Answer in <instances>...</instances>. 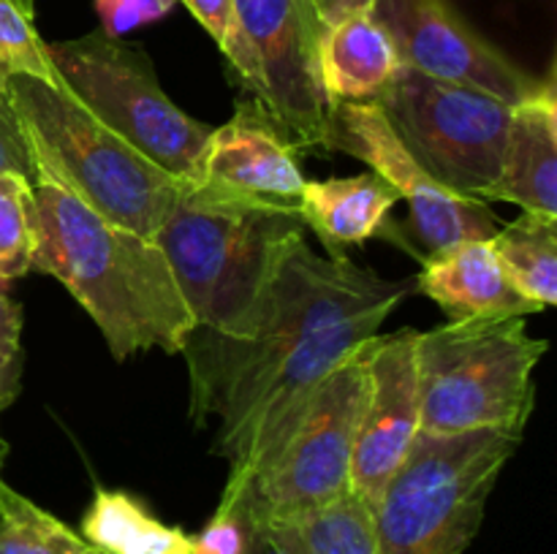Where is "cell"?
<instances>
[{
    "mask_svg": "<svg viewBox=\"0 0 557 554\" xmlns=\"http://www.w3.org/2000/svg\"><path fill=\"white\" fill-rule=\"evenodd\" d=\"M411 291V282L386 280L346 253L319 255L302 239L232 331L188 335L190 416L199 427L212 416L223 421L305 340L354 315L395 310Z\"/></svg>",
    "mask_w": 557,
    "mask_h": 554,
    "instance_id": "1",
    "label": "cell"
},
{
    "mask_svg": "<svg viewBox=\"0 0 557 554\" xmlns=\"http://www.w3.org/2000/svg\"><path fill=\"white\" fill-rule=\"evenodd\" d=\"M33 212L30 272L69 288L117 362L150 348L183 353L196 324L156 239L103 221L47 174L33 179Z\"/></svg>",
    "mask_w": 557,
    "mask_h": 554,
    "instance_id": "2",
    "label": "cell"
},
{
    "mask_svg": "<svg viewBox=\"0 0 557 554\" xmlns=\"http://www.w3.org/2000/svg\"><path fill=\"white\" fill-rule=\"evenodd\" d=\"M9 106L36 174L52 177L103 221L158 237L188 182L136 152L54 81L14 76Z\"/></svg>",
    "mask_w": 557,
    "mask_h": 554,
    "instance_id": "3",
    "label": "cell"
},
{
    "mask_svg": "<svg viewBox=\"0 0 557 554\" xmlns=\"http://www.w3.org/2000/svg\"><path fill=\"white\" fill-rule=\"evenodd\" d=\"M302 239L299 210L185 185L156 242L194 315V329L232 331L259 302L283 255Z\"/></svg>",
    "mask_w": 557,
    "mask_h": 554,
    "instance_id": "4",
    "label": "cell"
},
{
    "mask_svg": "<svg viewBox=\"0 0 557 554\" xmlns=\"http://www.w3.org/2000/svg\"><path fill=\"white\" fill-rule=\"evenodd\" d=\"M547 340L528 335L525 315L449 320L417 331L419 432H522L536 400L533 369Z\"/></svg>",
    "mask_w": 557,
    "mask_h": 554,
    "instance_id": "5",
    "label": "cell"
},
{
    "mask_svg": "<svg viewBox=\"0 0 557 554\" xmlns=\"http://www.w3.org/2000/svg\"><path fill=\"white\" fill-rule=\"evenodd\" d=\"M520 440L515 429L419 432L373 505L381 554H466Z\"/></svg>",
    "mask_w": 557,
    "mask_h": 554,
    "instance_id": "6",
    "label": "cell"
},
{
    "mask_svg": "<svg viewBox=\"0 0 557 554\" xmlns=\"http://www.w3.org/2000/svg\"><path fill=\"white\" fill-rule=\"evenodd\" d=\"M368 342L319 380L253 476L218 505L283 525L351 492V456L368 396Z\"/></svg>",
    "mask_w": 557,
    "mask_h": 554,
    "instance_id": "7",
    "label": "cell"
},
{
    "mask_svg": "<svg viewBox=\"0 0 557 554\" xmlns=\"http://www.w3.org/2000/svg\"><path fill=\"white\" fill-rule=\"evenodd\" d=\"M54 85L74 96L136 152L177 177L199 185L212 128L177 106L158 81L145 49L92 30L47 43Z\"/></svg>",
    "mask_w": 557,
    "mask_h": 554,
    "instance_id": "8",
    "label": "cell"
},
{
    "mask_svg": "<svg viewBox=\"0 0 557 554\" xmlns=\"http://www.w3.org/2000/svg\"><path fill=\"white\" fill-rule=\"evenodd\" d=\"M403 150L441 188L479 199L504 163L511 106L490 92L433 79L400 65L373 98Z\"/></svg>",
    "mask_w": 557,
    "mask_h": 554,
    "instance_id": "9",
    "label": "cell"
},
{
    "mask_svg": "<svg viewBox=\"0 0 557 554\" xmlns=\"http://www.w3.org/2000/svg\"><path fill=\"white\" fill-rule=\"evenodd\" d=\"M324 150H341L364 161L408 201L411 217L403 226L400 244L413 250L419 261L498 234V217L484 201L441 188L417 166L373 101L332 103Z\"/></svg>",
    "mask_w": 557,
    "mask_h": 554,
    "instance_id": "10",
    "label": "cell"
},
{
    "mask_svg": "<svg viewBox=\"0 0 557 554\" xmlns=\"http://www.w3.org/2000/svg\"><path fill=\"white\" fill-rule=\"evenodd\" d=\"M234 11L264 76L261 106L297 150H324L332 101L319 74L324 22L313 0H234Z\"/></svg>",
    "mask_w": 557,
    "mask_h": 554,
    "instance_id": "11",
    "label": "cell"
},
{
    "mask_svg": "<svg viewBox=\"0 0 557 554\" xmlns=\"http://www.w3.org/2000/svg\"><path fill=\"white\" fill-rule=\"evenodd\" d=\"M370 11L389 33L406 68L490 92L509 106L542 87L544 79L531 76L479 36L449 0H375Z\"/></svg>",
    "mask_w": 557,
    "mask_h": 554,
    "instance_id": "12",
    "label": "cell"
},
{
    "mask_svg": "<svg viewBox=\"0 0 557 554\" xmlns=\"http://www.w3.org/2000/svg\"><path fill=\"white\" fill-rule=\"evenodd\" d=\"M419 435L417 331L368 342V396L351 456V492L373 508Z\"/></svg>",
    "mask_w": 557,
    "mask_h": 554,
    "instance_id": "13",
    "label": "cell"
},
{
    "mask_svg": "<svg viewBox=\"0 0 557 554\" xmlns=\"http://www.w3.org/2000/svg\"><path fill=\"white\" fill-rule=\"evenodd\" d=\"M305 182L299 150L256 98L239 101L232 119L212 128L199 182L212 193L299 210Z\"/></svg>",
    "mask_w": 557,
    "mask_h": 554,
    "instance_id": "14",
    "label": "cell"
},
{
    "mask_svg": "<svg viewBox=\"0 0 557 554\" xmlns=\"http://www.w3.org/2000/svg\"><path fill=\"white\" fill-rule=\"evenodd\" d=\"M484 199L557 217V96L549 71L539 92L511 106L504 163Z\"/></svg>",
    "mask_w": 557,
    "mask_h": 554,
    "instance_id": "15",
    "label": "cell"
},
{
    "mask_svg": "<svg viewBox=\"0 0 557 554\" xmlns=\"http://www.w3.org/2000/svg\"><path fill=\"white\" fill-rule=\"evenodd\" d=\"M417 291L433 299L451 320L490 318V315L528 318L544 310L511 286L490 239L462 242L424 259L417 277Z\"/></svg>",
    "mask_w": 557,
    "mask_h": 554,
    "instance_id": "16",
    "label": "cell"
},
{
    "mask_svg": "<svg viewBox=\"0 0 557 554\" xmlns=\"http://www.w3.org/2000/svg\"><path fill=\"white\" fill-rule=\"evenodd\" d=\"M397 201L400 193L381 174L364 172L357 177L305 182L299 215L305 228L319 234L330 255H337L348 244H364L381 237Z\"/></svg>",
    "mask_w": 557,
    "mask_h": 554,
    "instance_id": "17",
    "label": "cell"
},
{
    "mask_svg": "<svg viewBox=\"0 0 557 554\" xmlns=\"http://www.w3.org/2000/svg\"><path fill=\"white\" fill-rule=\"evenodd\" d=\"M400 65L395 43L373 11H362L324 27L319 43V74L332 103L373 101Z\"/></svg>",
    "mask_w": 557,
    "mask_h": 554,
    "instance_id": "18",
    "label": "cell"
},
{
    "mask_svg": "<svg viewBox=\"0 0 557 554\" xmlns=\"http://www.w3.org/2000/svg\"><path fill=\"white\" fill-rule=\"evenodd\" d=\"M82 538L103 554H194V538L158 521L120 489H96L82 519Z\"/></svg>",
    "mask_w": 557,
    "mask_h": 554,
    "instance_id": "19",
    "label": "cell"
},
{
    "mask_svg": "<svg viewBox=\"0 0 557 554\" xmlns=\"http://www.w3.org/2000/svg\"><path fill=\"white\" fill-rule=\"evenodd\" d=\"M511 286L539 307L557 302V217L522 212L490 239Z\"/></svg>",
    "mask_w": 557,
    "mask_h": 554,
    "instance_id": "20",
    "label": "cell"
},
{
    "mask_svg": "<svg viewBox=\"0 0 557 554\" xmlns=\"http://www.w3.org/2000/svg\"><path fill=\"white\" fill-rule=\"evenodd\" d=\"M275 527L292 554H381L373 508L354 492Z\"/></svg>",
    "mask_w": 557,
    "mask_h": 554,
    "instance_id": "21",
    "label": "cell"
},
{
    "mask_svg": "<svg viewBox=\"0 0 557 554\" xmlns=\"http://www.w3.org/2000/svg\"><path fill=\"white\" fill-rule=\"evenodd\" d=\"M0 554H103L0 478Z\"/></svg>",
    "mask_w": 557,
    "mask_h": 554,
    "instance_id": "22",
    "label": "cell"
},
{
    "mask_svg": "<svg viewBox=\"0 0 557 554\" xmlns=\"http://www.w3.org/2000/svg\"><path fill=\"white\" fill-rule=\"evenodd\" d=\"M14 76L54 81L47 41L36 27V14L22 9L16 0H0V106L9 101V85Z\"/></svg>",
    "mask_w": 557,
    "mask_h": 554,
    "instance_id": "23",
    "label": "cell"
},
{
    "mask_svg": "<svg viewBox=\"0 0 557 554\" xmlns=\"http://www.w3.org/2000/svg\"><path fill=\"white\" fill-rule=\"evenodd\" d=\"M33 248V185L20 174L0 172V282H11L30 272Z\"/></svg>",
    "mask_w": 557,
    "mask_h": 554,
    "instance_id": "24",
    "label": "cell"
},
{
    "mask_svg": "<svg viewBox=\"0 0 557 554\" xmlns=\"http://www.w3.org/2000/svg\"><path fill=\"white\" fill-rule=\"evenodd\" d=\"M177 3L188 5L190 14L210 33L218 49L226 54L239 85L250 92V98L264 103V76H261L259 63H256L253 52H250L248 41H245L243 30H239L234 0H177Z\"/></svg>",
    "mask_w": 557,
    "mask_h": 554,
    "instance_id": "25",
    "label": "cell"
},
{
    "mask_svg": "<svg viewBox=\"0 0 557 554\" xmlns=\"http://www.w3.org/2000/svg\"><path fill=\"white\" fill-rule=\"evenodd\" d=\"M174 5L177 0H96L101 30L112 38H123L136 27L163 20Z\"/></svg>",
    "mask_w": 557,
    "mask_h": 554,
    "instance_id": "26",
    "label": "cell"
},
{
    "mask_svg": "<svg viewBox=\"0 0 557 554\" xmlns=\"http://www.w3.org/2000/svg\"><path fill=\"white\" fill-rule=\"evenodd\" d=\"M248 552V525L237 508L218 505L215 516L194 538V554H245Z\"/></svg>",
    "mask_w": 557,
    "mask_h": 554,
    "instance_id": "27",
    "label": "cell"
},
{
    "mask_svg": "<svg viewBox=\"0 0 557 554\" xmlns=\"http://www.w3.org/2000/svg\"><path fill=\"white\" fill-rule=\"evenodd\" d=\"M0 172L20 174L30 185L36 179V166H33L30 150H27V141L22 136L20 123H16L9 101L0 106Z\"/></svg>",
    "mask_w": 557,
    "mask_h": 554,
    "instance_id": "28",
    "label": "cell"
},
{
    "mask_svg": "<svg viewBox=\"0 0 557 554\" xmlns=\"http://www.w3.org/2000/svg\"><path fill=\"white\" fill-rule=\"evenodd\" d=\"M22 362V342H0V413L20 394Z\"/></svg>",
    "mask_w": 557,
    "mask_h": 554,
    "instance_id": "29",
    "label": "cell"
},
{
    "mask_svg": "<svg viewBox=\"0 0 557 554\" xmlns=\"http://www.w3.org/2000/svg\"><path fill=\"white\" fill-rule=\"evenodd\" d=\"M245 525H248V552L245 554H292L275 525L253 519H245Z\"/></svg>",
    "mask_w": 557,
    "mask_h": 554,
    "instance_id": "30",
    "label": "cell"
},
{
    "mask_svg": "<svg viewBox=\"0 0 557 554\" xmlns=\"http://www.w3.org/2000/svg\"><path fill=\"white\" fill-rule=\"evenodd\" d=\"M375 0H313V9L319 14V20L324 22V27L337 25V22L348 20L354 14H362V11L373 9Z\"/></svg>",
    "mask_w": 557,
    "mask_h": 554,
    "instance_id": "31",
    "label": "cell"
},
{
    "mask_svg": "<svg viewBox=\"0 0 557 554\" xmlns=\"http://www.w3.org/2000/svg\"><path fill=\"white\" fill-rule=\"evenodd\" d=\"M22 307L0 288V342H20Z\"/></svg>",
    "mask_w": 557,
    "mask_h": 554,
    "instance_id": "32",
    "label": "cell"
},
{
    "mask_svg": "<svg viewBox=\"0 0 557 554\" xmlns=\"http://www.w3.org/2000/svg\"><path fill=\"white\" fill-rule=\"evenodd\" d=\"M16 3H20L25 11H30V14H36V0H16Z\"/></svg>",
    "mask_w": 557,
    "mask_h": 554,
    "instance_id": "33",
    "label": "cell"
},
{
    "mask_svg": "<svg viewBox=\"0 0 557 554\" xmlns=\"http://www.w3.org/2000/svg\"><path fill=\"white\" fill-rule=\"evenodd\" d=\"M5 454H9V445H5V440L0 438V470H3V462H5Z\"/></svg>",
    "mask_w": 557,
    "mask_h": 554,
    "instance_id": "34",
    "label": "cell"
}]
</instances>
